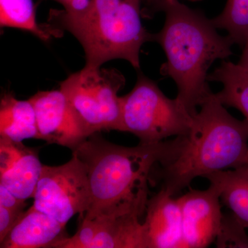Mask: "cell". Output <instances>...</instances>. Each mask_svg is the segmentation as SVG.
Masks as SVG:
<instances>
[{
	"instance_id": "cell-1",
	"label": "cell",
	"mask_w": 248,
	"mask_h": 248,
	"mask_svg": "<svg viewBox=\"0 0 248 248\" xmlns=\"http://www.w3.org/2000/svg\"><path fill=\"white\" fill-rule=\"evenodd\" d=\"M182 137L171 141L118 146L99 133L91 135L73 152L86 166L91 193L84 218L110 214L146 213L148 180L155 166L177 153Z\"/></svg>"
},
{
	"instance_id": "cell-2",
	"label": "cell",
	"mask_w": 248,
	"mask_h": 248,
	"mask_svg": "<svg viewBox=\"0 0 248 248\" xmlns=\"http://www.w3.org/2000/svg\"><path fill=\"white\" fill-rule=\"evenodd\" d=\"M248 156V122L235 118L212 92L201 104L176 154L159 164L161 189L174 197L197 177L237 169Z\"/></svg>"
},
{
	"instance_id": "cell-3",
	"label": "cell",
	"mask_w": 248,
	"mask_h": 248,
	"mask_svg": "<svg viewBox=\"0 0 248 248\" xmlns=\"http://www.w3.org/2000/svg\"><path fill=\"white\" fill-rule=\"evenodd\" d=\"M164 11V27L153 37L167 59L160 73L174 80L178 100L194 116L212 93L208 83L209 68L217 60L230 58L234 43L228 35L217 32L212 19L179 0L169 3Z\"/></svg>"
},
{
	"instance_id": "cell-4",
	"label": "cell",
	"mask_w": 248,
	"mask_h": 248,
	"mask_svg": "<svg viewBox=\"0 0 248 248\" xmlns=\"http://www.w3.org/2000/svg\"><path fill=\"white\" fill-rule=\"evenodd\" d=\"M141 0H93L87 14L64 30L82 46L88 67H101L115 59L140 71L142 46L153 41L141 22Z\"/></svg>"
},
{
	"instance_id": "cell-5",
	"label": "cell",
	"mask_w": 248,
	"mask_h": 248,
	"mask_svg": "<svg viewBox=\"0 0 248 248\" xmlns=\"http://www.w3.org/2000/svg\"><path fill=\"white\" fill-rule=\"evenodd\" d=\"M120 104L122 131L133 134L141 143L187 135L193 122L177 97L170 99L141 71L133 90L120 97Z\"/></svg>"
},
{
	"instance_id": "cell-6",
	"label": "cell",
	"mask_w": 248,
	"mask_h": 248,
	"mask_svg": "<svg viewBox=\"0 0 248 248\" xmlns=\"http://www.w3.org/2000/svg\"><path fill=\"white\" fill-rule=\"evenodd\" d=\"M125 79L115 68L84 66L60 84V90L84 125L89 137L102 130L122 131L119 91Z\"/></svg>"
},
{
	"instance_id": "cell-7",
	"label": "cell",
	"mask_w": 248,
	"mask_h": 248,
	"mask_svg": "<svg viewBox=\"0 0 248 248\" xmlns=\"http://www.w3.org/2000/svg\"><path fill=\"white\" fill-rule=\"evenodd\" d=\"M32 198L36 209L65 226L77 214L84 218L91 203L86 166L75 155L62 166L44 165Z\"/></svg>"
},
{
	"instance_id": "cell-8",
	"label": "cell",
	"mask_w": 248,
	"mask_h": 248,
	"mask_svg": "<svg viewBox=\"0 0 248 248\" xmlns=\"http://www.w3.org/2000/svg\"><path fill=\"white\" fill-rule=\"evenodd\" d=\"M141 216L126 213L83 218L76 234L54 248H148Z\"/></svg>"
},
{
	"instance_id": "cell-9",
	"label": "cell",
	"mask_w": 248,
	"mask_h": 248,
	"mask_svg": "<svg viewBox=\"0 0 248 248\" xmlns=\"http://www.w3.org/2000/svg\"><path fill=\"white\" fill-rule=\"evenodd\" d=\"M29 101L35 109L39 140L73 151L89 138L84 125L61 90L39 91Z\"/></svg>"
},
{
	"instance_id": "cell-10",
	"label": "cell",
	"mask_w": 248,
	"mask_h": 248,
	"mask_svg": "<svg viewBox=\"0 0 248 248\" xmlns=\"http://www.w3.org/2000/svg\"><path fill=\"white\" fill-rule=\"evenodd\" d=\"M182 210L183 248H204L215 242L221 227V192L210 184L204 190L191 189L179 197Z\"/></svg>"
},
{
	"instance_id": "cell-11",
	"label": "cell",
	"mask_w": 248,
	"mask_h": 248,
	"mask_svg": "<svg viewBox=\"0 0 248 248\" xmlns=\"http://www.w3.org/2000/svg\"><path fill=\"white\" fill-rule=\"evenodd\" d=\"M43 166L37 148L0 137V184L18 198L33 197Z\"/></svg>"
},
{
	"instance_id": "cell-12",
	"label": "cell",
	"mask_w": 248,
	"mask_h": 248,
	"mask_svg": "<svg viewBox=\"0 0 248 248\" xmlns=\"http://www.w3.org/2000/svg\"><path fill=\"white\" fill-rule=\"evenodd\" d=\"M143 222L148 248H183L182 210L164 189L148 200Z\"/></svg>"
},
{
	"instance_id": "cell-13",
	"label": "cell",
	"mask_w": 248,
	"mask_h": 248,
	"mask_svg": "<svg viewBox=\"0 0 248 248\" xmlns=\"http://www.w3.org/2000/svg\"><path fill=\"white\" fill-rule=\"evenodd\" d=\"M68 236L66 226L32 205L0 242L1 248H54Z\"/></svg>"
},
{
	"instance_id": "cell-14",
	"label": "cell",
	"mask_w": 248,
	"mask_h": 248,
	"mask_svg": "<svg viewBox=\"0 0 248 248\" xmlns=\"http://www.w3.org/2000/svg\"><path fill=\"white\" fill-rule=\"evenodd\" d=\"M0 137L21 142L27 139L39 140L35 111L29 100H19L5 93L0 102Z\"/></svg>"
},
{
	"instance_id": "cell-15",
	"label": "cell",
	"mask_w": 248,
	"mask_h": 248,
	"mask_svg": "<svg viewBox=\"0 0 248 248\" xmlns=\"http://www.w3.org/2000/svg\"><path fill=\"white\" fill-rule=\"evenodd\" d=\"M221 192V201L243 226L248 229V169L245 166L205 177Z\"/></svg>"
},
{
	"instance_id": "cell-16",
	"label": "cell",
	"mask_w": 248,
	"mask_h": 248,
	"mask_svg": "<svg viewBox=\"0 0 248 248\" xmlns=\"http://www.w3.org/2000/svg\"><path fill=\"white\" fill-rule=\"evenodd\" d=\"M208 79L221 83L223 89L216 93L218 100L225 107L237 109L248 122V71L238 63L223 61Z\"/></svg>"
},
{
	"instance_id": "cell-17",
	"label": "cell",
	"mask_w": 248,
	"mask_h": 248,
	"mask_svg": "<svg viewBox=\"0 0 248 248\" xmlns=\"http://www.w3.org/2000/svg\"><path fill=\"white\" fill-rule=\"evenodd\" d=\"M0 26L28 31L46 42L62 35L51 24L37 23L32 0H0Z\"/></svg>"
},
{
	"instance_id": "cell-18",
	"label": "cell",
	"mask_w": 248,
	"mask_h": 248,
	"mask_svg": "<svg viewBox=\"0 0 248 248\" xmlns=\"http://www.w3.org/2000/svg\"><path fill=\"white\" fill-rule=\"evenodd\" d=\"M212 22L217 29L227 31L234 45L244 47L248 41V0H228L221 14Z\"/></svg>"
},
{
	"instance_id": "cell-19",
	"label": "cell",
	"mask_w": 248,
	"mask_h": 248,
	"mask_svg": "<svg viewBox=\"0 0 248 248\" xmlns=\"http://www.w3.org/2000/svg\"><path fill=\"white\" fill-rule=\"evenodd\" d=\"M246 229L232 214L223 215L221 227L215 244L217 248H248V236Z\"/></svg>"
},
{
	"instance_id": "cell-20",
	"label": "cell",
	"mask_w": 248,
	"mask_h": 248,
	"mask_svg": "<svg viewBox=\"0 0 248 248\" xmlns=\"http://www.w3.org/2000/svg\"><path fill=\"white\" fill-rule=\"evenodd\" d=\"M42 1V0H40ZM63 6V11L50 13L51 24H59V29H63L74 24L87 14L93 0H53ZM54 25V26H55Z\"/></svg>"
},
{
	"instance_id": "cell-21",
	"label": "cell",
	"mask_w": 248,
	"mask_h": 248,
	"mask_svg": "<svg viewBox=\"0 0 248 248\" xmlns=\"http://www.w3.org/2000/svg\"><path fill=\"white\" fill-rule=\"evenodd\" d=\"M22 213L0 205V242L4 239Z\"/></svg>"
},
{
	"instance_id": "cell-22",
	"label": "cell",
	"mask_w": 248,
	"mask_h": 248,
	"mask_svg": "<svg viewBox=\"0 0 248 248\" xmlns=\"http://www.w3.org/2000/svg\"><path fill=\"white\" fill-rule=\"evenodd\" d=\"M26 201L18 198L5 186L0 184V205L14 211L22 213L27 206Z\"/></svg>"
},
{
	"instance_id": "cell-23",
	"label": "cell",
	"mask_w": 248,
	"mask_h": 248,
	"mask_svg": "<svg viewBox=\"0 0 248 248\" xmlns=\"http://www.w3.org/2000/svg\"><path fill=\"white\" fill-rule=\"evenodd\" d=\"M176 0H145L146 8L142 11L143 17H151L153 14L159 11H164L166 5ZM192 1H201V0H190Z\"/></svg>"
},
{
	"instance_id": "cell-24",
	"label": "cell",
	"mask_w": 248,
	"mask_h": 248,
	"mask_svg": "<svg viewBox=\"0 0 248 248\" xmlns=\"http://www.w3.org/2000/svg\"><path fill=\"white\" fill-rule=\"evenodd\" d=\"M243 48H244V50H243L242 55L237 63L248 71V41Z\"/></svg>"
},
{
	"instance_id": "cell-25",
	"label": "cell",
	"mask_w": 248,
	"mask_h": 248,
	"mask_svg": "<svg viewBox=\"0 0 248 248\" xmlns=\"http://www.w3.org/2000/svg\"><path fill=\"white\" fill-rule=\"evenodd\" d=\"M245 166H246V168L248 169V159L247 161H246V164L244 165Z\"/></svg>"
}]
</instances>
